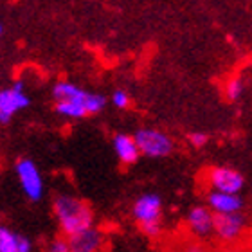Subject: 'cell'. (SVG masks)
<instances>
[{
    "instance_id": "cell-6",
    "label": "cell",
    "mask_w": 252,
    "mask_h": 252,
    "mask_svg": "<svg viewBox=\"0 0 252 252\" xmlns=\"http://www.w3.org/2000/svg\"><path fill=\"white\" fill-rule=\"evenodd\" d=\"M247 232V218L243 213L220 215L215 220V238L223 247L240 245L242 238Z\"/></svg>"
},
{
    "instance_id": "cell-12",
    "label": "cell",
    "mask_w": 252,
    "mask_h": 252,
    "mask_svg": "<svg viewBox=\"0 0 252 252\" xmlns=\"http://www.w3.org/2000/svg\"><path fill=\"white\" fill-rule=\"evenodd\" d=\"M112 146H114V152H116L119 162L125 164V166H131L135 164L141 157V150L137 146L135 137L128 135V133H117L112 141Z\"/></svg>"
},
{
    "instance_id": "cell-16",
    "label": "cell",
    "mask_w": 252,
    "mask_h": 252,
    "mask_svg": "<svg viewBox=\"0 0 252 252\" xmlns=\"http://www.w3.org/2000/svg\"><path fill=\"white\" fill-rule=\"evenodd\" d=\"M112 103H114V106H117V108H128L130 106V95L126 94L125 90H116L114 94H112Z\"/></svg>"
},
{
    "instance_id": "cell-1",
    "label": "cell",
    "mask_w": 252,
    "mask_h": 252,
    "mask_svg": "<svg viewBox=\"0 0 252 252\" xmlns=\"http://www.w3.org/2000/svg\"><path fill=\"white\" fill-rule=\"evenodd\" d=\"M53 97L54 110L68 119H83L87 116L99 114L106 105L105 95L79 89L70 81H60L54 85Z\"/></svg>"
},
{
    "instance_id": "cell-10",
    "label": "cell",
    "mask_w": 252,
    "mask_h": 252,
    "mask_svg": "<svg viewBox=\"0 0 252 252\" xmlns=\"http://www.w3.org/2000/svg\"><path fill=\"white\" fill-rule=\"evenodd\" d=\"M105 243V232L97 227H90L87 231H81L68 238L70 252H103Z\"/></svg>"
},
{
    "instance_id": "cell-13",
    "label": "cell",
    "mask_w": 252,
    "mask_h": 252,
    "mask_svg": "<svg viewBox=\"0 0 252 252\" xmlns=\"http://www.w3.org/2000/svg\"><path fill=\"white\" fill-rule=\"evenodd\" d=\"M32 243L29 238L22 236L9 227L0 225V252H31Z\"/></svg>"
},
{
    "instance_id": "cell-3",
    "label": "cell",
    "mask_w": 252,
    "mask_h": 252,
    "mask_svg": "<svg viewBox=\"0 0 252 252\" xmlns=\"http://www.w3.org/2000/svg\"><path fill=\"white\" fill-rule=\"evenodd\" d=\"M131 216L144 236L158 238L162 234V200L158 194H141L131 205Z\"/></svg>"
},
{
    "instance_id": "cell-19",
    "label": "cell",
    "mask_w": 252,
    "mask_h": 252,
    "mask_svg": "<svg viewBox=\"0 0 252 252\" xmlns=\"http://www.w3.org/2000/svg\"><path fill=\"white\" fill-rule=\"evenodd\" d=\"M218 252H247L243 247H240V245H232V247H223L220 249Z\"/></svg>"
},
{
    "instance_id": "cell-18",
    "label": "cell",
    "mask_w": 252,
    "mask_h": 252,
    "mask_svg": "<svg viewBox=\"0 0 252 252\" xmlns=\"http://www.w3.org/2000/svg\"><path fill=\"white\" fill-rule=\"evenodd\" d=\"M168 252H209V251H207L200 242H188V243H184V245H180V247H177V249H171V251H168Z\"/></svg>"
},
{
    "instance_id": "cell-17",
    "label": "cell",
    "mask_w": 252,
    "mask_h": 252,
    "mask_svg": "<svg viewBox=\"0 0 252 252\" xmlns=\"http://www.w3.org/2000/svg\"><path fill=\"white\" fill-rule=\"evenodd\" d=\"M188 141H189V144L194 148H204L205 144H207V141H209V137H207V133H204V131H193V133H189Z\"/></svg>"
},
{
    "instance_id": "cell-14",
    "label": "cell",
    "mask_w": 252,
    "mask_h": 252,
    "mask_svg": "<svg viewBox=\"0 0 252 252\" xmlns=\"http://www.w3.org/2000/svg\"><path fill=\"white\" fill-rule=\"evenodd\" d=\"M243 92V79L242 78H231L227 79L223 85V95L227 97V101H236Z\"/></svg>"
},
{
    "instance_id": "cell-15",
    "label": "cell",
    "mask_w": 252,
    "mask_h": 252,
    "mask_svg": "<svg viewBox=\"0 0 252 252\" xmlns=\"http://www.w3.org/2000/svg\"><path fill=\"white\" fill-rule=\"evenodd\" d=\"M42 252H70V247H68V238H62V236L51 238L49 242H45Z\"/></svg>"
},
{
    "instance_id": "cell-7",
    "label": "cell",
    "mask_w": 252,
    "mask_h": 252,
    "mask_svg": "<svg viewBox=\"0 0 252 252\" xmlns=\"http://www.w3.org/2000/svg\"><path fill=\"white\" fill-rule=\"evenodd\" d=\"M15 173L27 200H31V202L42 200L45 186H43V179L40 169H38V166L32 162L31 158L27 157L18 158L15 164Z\"/></svg>"
},
{
    "instance_id": "cell-2",
    "label": "cell",
    "mask_w": 252,
    "mask_h": 252,
    "mask_svg": "<svg viewBox=\"0 0 252 252\" xmlns=\"http://www.w3.org/2000/svg\"><path fill=\"white\" fill-rule=\"evenodd\" d=\"M53 213L58 220L63 236H74L94 227V211L85 200L74 194H56L53 200Z\"/></svg>"
},
{
    "instance_id": "cell-8",
    "label": "cell",
    "mask_w": 252,
    "mask_h": 252,
    "mask_svg": "<svg viewBox=\"0 0 252 252\" xmlns=\"http://www.w3.org/2000/svg\"><path fill=\"white\" fill-rule=\"evenodd\" d=\"M31 103L29 95L24 90L22 81H15L9 89L0 90V123L7 125L20 110L27 108Z\"/></svg>"
},
{
    "instance_id": "cell-4",
    "label": "cell",
    "mask_w": 252,
    "mask_h": 252,
    "mask_svg": "<svg viewBox=\"0 0 252 252\" xmlns=\"http://www.w3.org/2000/svg\"><path fill=\"white\" fill-rule=\"evenodd\" d=\"M204 184L209 191H216V193H231V194H240L243 186H245V179L240 171L227 166H211L204 171Z\"/></svg>"
},
{
    "instance_id": "cell-9",
    "label": "cell",
    "mask_w": 252,
    "mask_h": 252,
    "mask_svg": "<svg viewBox=\"0 0 252 252\" xmlns=\"http://www.w3.org/2000/svg\"><path fill=\"white\" fill-rule=\"evenodd\" d=\"M215 220L216 215L207 205H194L186 216V227L194 240L204 242L207 238L215 236Z\"/></svg>"
},
{
    "instance_id": "cell-5",
    "label": "cell",
    "mask_w": 252,
    "mask_h": 252,
    "mask_svg": "<svg viewBox=\"0 0 252 252\" xmlns=\"http://www.w3.org/2000/svg\"><path fill=\"white\" fill-rule=\"evenodd\" d=\"M133 137H135L137 146L141 150V155H146V157L152 158H160L168 157L169 153L173 152V139L160 130L141 128V130L135 131Z\"/></svg>"
},
{
    "instance_id": "cell-11",
    "label": "cell",
    "mask_w": 252,
    "mask_h": 252,
    "mask_svg": "<svg viewBox=\"0 0 252 252\" xmlns=\"http://www.w3.org/2000/svg\"><path fill=\"white\" fill-rule=\"evenodd\" d=\"M205 205H207L216 216L234 215V213H242L243 211V198L240 194L209 191V193H207V202H205Z\"/></svg>"
},
{
    "instance_id": "cell-20",
    "label": "cell",
    "mask_w": 252,
    "mask_h": 252,
    "mask_svg": "<svg viewBox=\"0 0 252 252\" xmlns=\"http://www.w3.org/2000/svg\"><path fill=\"white\" fill-rule=\"evenodd\" d=\"M0 34H2V24H0Z\"/></svg>"
}]
</instances>
